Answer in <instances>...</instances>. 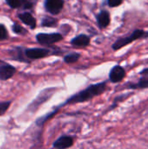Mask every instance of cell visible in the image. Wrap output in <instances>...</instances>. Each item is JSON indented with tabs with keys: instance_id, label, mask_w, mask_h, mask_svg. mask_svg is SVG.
Masks as SVG:
<instances>
[{
	"instance_id": "obj_17",
	"label": "cell",
	"mask_w": 148,
	"mask_h": 149,
	"mask_svg": "<svg viewBox=\"0 0 148 149\" xmlns=\"http://www.w3.org/2000/svg\"><path fill=\"white\" fill-rule=\"evenodd\" d=\"M10 102H1L0 103V116L1 115H3L7 110H8V108H9V107H10Z\"/></svg>"
},
{
	"instance_id": "obj_11",
	"label": "cell",
	"mask_w": 148,
	"mask_h": 149,
	"mask_svg": "<svg viewBox=\"0 0 148 149\" xmlns=\"http://www.w3.org/2000/svg\"><path fill=\"white\" fill-rule=\"evenodd\" d=\"M71 43L74 45H77V46H85V45H89L90 38L86 35H79V36L75 37L72 40Z\"/></svg>"
},
{
	"instance_id": "obj_10",
	"label": "cell",
	"mask_w": 148,
	"mask_h": 149,
	"mask_svg": "<svg viewBox=\"0 0 148 149\" xmlns=\"http://www.w3.org/2000/svg\"><path fill=\"white\" fill-rule=\"evenodd\" d=\"M19 18L22 22H24L25 24L29 25L31 29H34L36 27L37 22L36 19L32 17V15L29 12H24L22 14H19Z\"/></svg>"
},
{
	"instance_id": "obj_4",
	"label": "cell",
	"mask_w": 148,
	"mask_h": 149,
	"mask_svg": "<svg viewBox=\"0 0 148 149\" xmlns=\"http://www.w3.org/2000/svg\"><path fill=\"white\" fill-rule=\"evenodd\" d=\"M15 72V67L3 61H0V80H7L10 79Z\"/></svg>"
},
{
	"instance_id": "obj_8",
	"label": "cell",
	"mask_w": 148,
	"mask_h": 149,
	"mask_svg": "<svg viewBox=\"0 0 148 149\" xmlns=\"http://www.w3.org/2000/svg\"><path fill=\"white\" fill-rule=\"evenodd\" d=\"M73 144V140L72 137H69V136H62L60 137L59 139H58L54 144H53V147L56 148H70L71 146H72Z\"/></svg>"
},
{
	"instance_id": "obj_5",
	"label": "cell",
	"mask_w": 148,
	"mask_h": 149,
	"mask_svg": "<svg viewBox=\"0 0 148 149\" xmlns=\"http://www.w3.org/2000/svg\"><path fill=\"white\" fill-rule=\"evenodd\" d=\"M64 5V0H45V8L52 15L60 12Z\"/></svg>"
},
{
	"instance_id": "obj_6",
	"label": "cell",
	"mask_w": 148,
	"mask_h": 149,
	"mask_svg": "<svg viewBox=\"0 0 148 149\" xmlns=\"http://www.w3.org/2000/svg\"><path fill=\"white\" fill-rule=\"evenodd\" d=\"M125 76H126L125 69L120 65H115L111 70L109 78L113 83H118V82H120L125 78Z\"/></svg>"
},
{
	"instance_id": "obj_13",
	"label": "cell",
	"mask_w": 148,
	"mask_h": 149,
	"mask_svg": "<svg viewBox=\"0 0 148 149\" xmlns=\"http://www.w3.org/2000/svg\"><path fill=\"white\" fill-rule=\"evenodd\" d=\"M57 23L58 22L55 18L50 17H45L42 21V25L48 26V27H53V26H56Z\"/></svg>"
},
{
	"instance_id": "obj_14",
	"label": "cell",
	"mask_w": 148,
	"mask_h": 149,
	"mask_svg": "<svg viewBox=\"0 0 148 149\" xmlns=\"http://www.w3.org/2000/svg\"><path fill=\"white\" fill-rule=\"evenodd\" d=\"M79 57H80V55L79 53H71V54L65 57V62L67 63V64L74 63V62L78 61Z\"/></svg>"
},
{
	"instance_id": "obj_7",
	"label": "cell",
	"mask_w": 148,
	"mask_h": 149,
	"mask_svg": "<svg viewBox=\"0 0 148 149\" xmlns=\"http://www.w3.org/2000/svg\"><path fill=\"white\" fill-rule=\"evenodd\" d=\"M49 54V51L42 48H32V49H28L25 51V55L31 59H36V58H44Z\"/></svg>"
},
{
	"instance_id": "obj_9",
	"label": "cell",
	"mask_w": 148,
	"mask_h": 149,
	"mask_svg": "<svg viewBox=\"0 0 148 149\" xmlns=\"http://www.w3.org/2000/svg\"><path fill=\"white\" fill-rule=\"evenodd\" d=\"M97 21L100 28H106L110 24V14L106 10H102L97 16Z\"/></svg>"
},
{
	"instance_id": "obj_2",
	"label": "cell",
	"mask_w": 148,
	"mask_h": 149,
	"mask_svg": "<svg viewBox=\"0 0 148 149\" xmlns=\"http://www.w3.org/2000/svg\"><path fill=\"white\" fill-rule=\"evenodd\" d=\"M140 38H148V31H145L144 30H139V29L134 30L133 32L130 36L119 38L116 42H114V44L113 45V49L115 51L119 50V49L122 48L123 46H126V45H128Z\"/></svg>"
},
{
	"instance_id": "obj_12",
	"label": "cell",
	"mask_w": 148,
	"mask_h": 149,
	"mask_svg": "<svg viewBox=\"0 0 148 149\" xmlns=\"http://www.w3.org/2000/svg\"><path fill=\"white\" fill-rule=\"evenodd\" d=\"M128 88L130 89H140V88H148V77L144 76L141 78L139 82L134 84H128Z\"/></svg>"
},
{
	"instance_id": "obj_21",
	"label": "cell",
	"mask_w": 148,
	"mask_h": 149,
	"mask_svg": "<svg viewBox=\"0 0 148 149\" xmlns=\"http://www.w3.org/2000/svg\"><path fill=\"white\" fill-rule=\"evenodd\" d=\"M29 1H30L31 3H32L33 4H34V3H35L36 2H37V0H29Z\"/></svg>"
},
{
	"instance_id": "obj_1",
	"label": "cell",
	"mask_w": 148,
	"mask_h": 149,
	"mask_svg": "<svg viewBox=\"0 0 148 149\" xmlns=\"http://www.w3.org/2000/svg\"><path fill=\"white\" fill-rule=\"evenodd\" d=\"M106 89V83L102 82L95 85H92L88 86L86 89L79 92V93L73 95L66 101V104H73V103H80L85 102L89 100H92L95 96H98L103 93Z\"/></svg>"
},
{
	"instance_id": "obj_15",
	"label": "cell",
	"mask_w": 148,
	"mask_h": 149,
	"mask_svg": "<svg viewBox=\"0 0 148 149\" xmlns=\"http://www.w3.org/2000/svg\"><path fill=\"white\" fill-rule=\"evenodd\" d=\"M6 3L11 8H19L22 6V0H6Z\"/></svg>"
},
{
	"instance_id": "obj_19",
	"label": "cell",
	"mask_w": 148,
	"mask_h": 149,
	"mask_svg": "<svg viewBox=\"0 0 148 149\" xmlns=\"http://www.w3.org/2000/svg\"><path fill=\"white\" fill-rule=\"evenodd\" d=\"M122 3V0H108V5L110 7H116L120 5Z\"/></svg>"
},
{
	"instance_id": "obj_3",
	"label": "cell",
	"mask_w": 148,
	"mask_h": 149,
	"mask_svg": "<svg viewBox=\"0 0 148 149\" xmlns=\"http://www.w3.org/2000/svg\"><path fill=\"white\" fill-rule=\"evenodd\" d=\"M36 38L38 42L42 45H51L53 43L60 41L63 38L62 35L59 33H50V34L40 33L38 34Z\"/></svg>"
},
{
	"instance_id": "obj_18",
	"label": "cell",
	"mask_w": 148,
	"mask_h": 149,
	"mask_svg": "<svg viewBox=\"0 0 148 149\" xmlns=\"http://www.w3.org/2000/svg\"><path fill=\"white\" fill-rule=\"evenodd\" d=\"M7 37H8V33L6 28L4 27V25L0 24V40H3L7 38Z\"/></svg>"
},
{
	"instance_id": "obj_20",
	"label": "cell",
	"mask_w": 148,
	"mask_h": 149,
	"mask_svg": "<svg viewBox=\"0 0 148 149\" xmlns=\"http://www.w3.org/2000/svg\"><path fill=\"white\" fill-rule=\"evenodd\" d=\"M140 74H141V75H144V76H148V68L144 69L143 71H141V72H140Z\"/></svg>"
},
{
	"instance_id": "obj_16",
	"label": "cell",
	"mask_w": 148,
	"mask_h": 149,
	"mask_svg": "<svg viewBox=\"0 0 148 149\" xmlns=\"http://www.w3.org/2000/svg\"><path fill=\"white\" fill-rule=\"evenodd\" d=\"M12 29H13V31L15 33H17V34H25L26 33V30L17 24H15L13 25Z\"/></svg>"
}]
</instances>
